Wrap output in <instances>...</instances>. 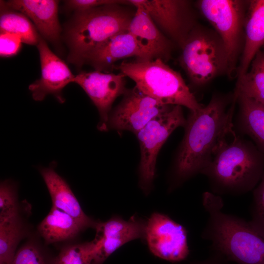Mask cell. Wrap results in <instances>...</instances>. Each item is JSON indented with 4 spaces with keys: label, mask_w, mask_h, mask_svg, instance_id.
<instances>
[{
    "label": "cell",
    "mask_w": 264,
    "mask_h": 264,
    "mask_svg": "<svg viewBox=\"0 0 264 264\" xmlns=\"http://www.w3.org/2000/svg\"><path fill=\"white\" fill-rule=\"evenodd\" d=\"M236 102L234 95L215 93L207 106L190 111L173 167L175 187L201 174L219 145L234 130Z\"/></svg>",
    "instance_id": "6da1fadb"
},
{
    "label": "cell",
    "mask_w": 264,
    "mask_h": 264,
    "mask_svg": "<svg viewBox=\"0 0 264 264\" xmlns=\"http://www.w3.org/2000/svg\"><path fill=\"white\" fill-rule=\"evenodd\" d=\"M264 172V154L234 130L219 145L201 174L207 178L211 192L221 197L253 191Z\"/></svg>",
    "instance_id": "7a4b0ae2"
},
{
    "label": "cell",
    "mask_w": 264,
    "mask_h": 264,
    "mask_svg": "<svg viewBox=\"0 0 264 264\" xmlns=\"http://www.w3.org/2000/svg\"><path fill=\"white\" fill-rule=\"evenodd\" d=\"M202 203L208 217L201 236L211 242V251L236 264H264V239L247 221L222 211L221 197L211 192L203 194Z\"/></svg>",
    "instance_id": "3957f363"
},
{
    "label": "cell",
    "mask_w": 264,
    "mask_h": 264,
    "mask_svg": "<svg viewBox=\"0 0 264 264\" xmlns=\"http://www.w3.org/2000/svg\"><path fill=\"white\" fill-rule=\"evenodd\" d=\"M121 4H110L76 12L68 25L66 39L68 60L78 66L114 35L127 30L134 13Z\"/></svg>",
    "instance_id": "277c9868"
},
{
    "label": "cell",
    "mask_w": 264,
    "mask_h": 264,
    "mask_svg": "<svg viewBox=\"0 0 264 264\" xmlns=\"http://www.w3.org/2000/svg\"><path fill=\"white\" fill-rule=\"evenodd\" d=\"M118 68L140 91L163 104L185 107L192 111L202 107L180 73L161 58L123 61Z\"/></svg>",
    "instance_id": "5b68a950"
},
{
    "label": "cell",
    "mask_w": 264,
    "mask_h": 264,
    "mask_svg": "<svg viewBox=\"0 0 264 264\" xmlns=\"http://www.w3.org/2000/svg\"><path fill=\"white\" fill-rule=\"evenodd\" d=\"M181 48L180 65L193 85L203 87L218 76H229L228 53L214 29L198 24Z\"/></svg>",
    "instance_id": "8992f818"
},
{
    "label": "cell",
    "mask_w": 264,
    "mask_h": 264,
    "mask_svg": "<svg viewBox=\"0 0 264 264\" xmlns=\"http://www.w3.org/2000/svg\"><path fill=\"white\" fill-rule=\"evenodd\" d=\"M249 0H199L196 7L223 41L228 56L229 76L237 73L244 45V24Z\"/></svg>",
    "instance_id": "52a82bcc"
},
{
    "label": "cell",
    "mask_w": 264,
    "mask_h": 264,
    "mask_svg": "<svg viewBox=\"0 0 264 264\" xmlns=\"http://www.w3.org/2000/svg\"><path fill=\"white\" fill-rule=\"evenodd\" d=\"M186 120L182 107L171 105L135 134L140 150L139 185L144 192L147 193L152 185L160 149L175 130L184 127Z\"/></svg>",
    "instance_id": "ba28073f"
},
{
    "label": "cell",
    "mask_w": 264,
    "mask_h": 264,
    "mask_svg": "<svg viewBox=\"0 0 264 264\" xmlns=\"http://www.w3.org/2000/svg\"><path fill=\"white\" fill-rule=\"evenodd\" d=\"M148 12L160 30L181 48L191 30L197 25L191 3L182 0H129Z\"/></svg>",
    "instance_id": "9c48e42d"
},
{
    "label": "cell",
    "mask_w": 264,
    "mask_h": 264,
    "mask_svg": "<svg viewBox=\"0 0 264 264\" xmlns=\"http://www.w3.org/2000/svg\"><path fill=\"white\" fill-rule=\"evenodd\" d=\"M124 95L120 103L110 112L108 130L128 131L135 134L171 106L142 93L135 86L126 90Z\"/></svg>",
    "instance_id": "30bf717a"
},
{
    "label": "cell",
    "mask_w": 264,
    "mask_h": 264,
    "mask_svg": "<svg viewBox=\"0 0 264 264\" xmlns=\"http://www.w3.org/2000/svg\"><path fill=\"white\" fill-rule=\"evenodd\" d=\"M145 238L152 253L162 259L178 262L189 255L186 230L164 214L151 216L146 222Z\"/></svg>",
    "instance_id": "8fae6325"
},
{
    "label": "cell",
    "mask_w": 264,
    "mask_h": 264,
    "mask_svg": "<svg viewBox=\"0 0 264 264\" xmlns=\"http://www.w3.org/2000/svg\"><path fill=\"white\" fill-rule=\"evenodd\" d=\"M126 76L98 70L83 71L75 75L73 83L80 86L98 110L100 122L98 129L107 131V123L112 104L125 89Z\"/></svg>",
    "instance_id": "7c38bea8"
},
{
    "label": "cell",
    "mask_w": 264,
    "mask_h": 264,
    "mask_svg": "<svg viewBox=\"0 0 264 264\" xmlns=\"http://www.w3.org/2000/svg\"><path fill=\"white\" fill-rule=\"evenodd\" d=\"M39 53L41 74L39 79L29 86L33 99L43 101L48 94H52L60 103L65 99L62 90L68 84L73 83L75 75L67 65L47 45L41 37L37 45Z\"/></svg>",
    "instance_id": "4fadbf2b"
},
{
    "label": "cell",
    "mask_w": 264,
    "mask_h": 264,
    "mask_svg": "<svg viewBox=\"0 0 264 264\" xmlns=\"http://www.w3.org/2000/svg\"><path fill=\"white\" fill-rule=\"evenodd\" d=\"M146 222L132 217L128 220L115 217L107 221L97 222L96 235L95 260L103 264L115 251L125 243L145 237Z\"/></svg>",
    "instance_id": "5bb4252c"
},
{
    "label": "cell",
    "mask_w": 264,
    "mask_h": 264,
    "mask_svg": "<svg viewBox=\"0 0 264 264\" xmlns=\"http://www.w3.org/2000/svg\"><path fill=\"white\" fill-rule=\"evenodd\" d=\"M135 57L136 59H154L148 49L128 30L118 33L94 50L88 58L96 70H108L118 60Z\"/></svg>",
    "instance_id": "9a60e30c"
},
{
    "label": "cell",
    "mask_w": 264,
    "mask_h": 264,
    "mask_svg": "<svg viewBox=\"0 0 264 264\" xmlns=\"http://www.w3.org/2000/svg\"><path fill=\"white\" fill-rule=\"evenodd\" d=\"M59 3L56 0H10L5 2L9 8L27 16L42 36L55 44L60 42L61 31L58 15Z\"/></svg>",
    "instance_id": "2e32d148"
},
{
    "label": "cell",
    "mask_w": 264,
    "mask_h": 264,
    "mask_svg": "<svg viewBox=\"0 0 264 264\" xmlns=\"http://www.w3.org/2000/svg\"><path fill=\"white\" fill-rule=\"evenodd\" d=\"M244 45L237 70V81L248 71L264 45V0H249L244 24Z\"/></svg>",
    "instance_id": "e0dca14e"
},
{
    "label": "cell",
    "mask_w": 264,
    "mask_h": 264,
    "mask_svg": "<svg viewBox=\"0 0 264 264\" xmlns=\"http://www.w3.org/2000/svg\"><path fill=\"white\" fill-rule=\"evenodd\" d=\"M39 171L50 194L52 206L67 213L86 228H95L97 222L84 212L65 179L52 168L40 167Z\"/></svg>",
    "instance_id": "ac0fdd59"
},
{
    "label": "cell",
    "mask_w": 264,
    "mask_h": 264,
    "mask_svg": "<svg viewBox=\"0 0 264 264\" xmlns=\"http://www.w3.org/2000/svg\"><path fill=\"white\" fill-rule=\"evenodd\" d=\"M135 7L128 30L141 42L154 59L166 61L171 57V41L159 29L144 8L138 5Z\"/></svg>",
    "instance_id": "d6986e66"
},
{
    "label": "cell",
    "mask_w": 264,
    "mask_h": 264,
    "mask_svg": "<svg viewBox=\"0 0 264 264\" xmlns=\"http://www.w3.org/2000/svg\"><path fill=\"white\" fill-rule=\"evenodd\" d=\"M234 97L239 109L234 127L239 133L248 136L264 154V105L242 95Z\"/></svg>",
    "instance_id": "ffe728a7"
},
{
    "label": "cell",
    "mask_w": 264,
    "mask_h": 264,
    "mask_svg": "<svg viewBox=\"0 0 264 264\" xmlns=\"http://www.w3.org/2000/svg\"><path fill=\"white\" fill-rule=\"evenodd\" d=\"M85 229L73 217L53 206L38 227L40 234L47 244L71 239Z\"/></svg>",
    "instance_id": "44dd1931"
},
{
    "label": "cell",
    "mask_w": 264,
    "mask_h": 264,
    "mask_svg": "<svg viewBox=\"0 0 264 264\" xmlns=\"http://www.w3.org/2000/svg\"><path fill=\"white\" fill-rule=\"evenodd\" d=\"M0 30L18 36L22 43L37 45L41 36L30 19L21 12L8 7L0 0Z\"/></svg>",
    "instance_id": "7402d4cb"
},
{
    "label": "cell",
    "mask_w": 264,
    "mask_h": 264,
    "mask_svg": "<svg viewBox=\"0 0 264 264\" xmlns=\"http://www.w3.org/2000/svg\"><path fill=\"white\" fill-rule=\"evenodd\" d=\"M238 95L264 105V49L258 52L247 72L237 81L234 96Z\"/></svg>",
    "instance_id": "603a6c76"
},
{
    "label": "cell",
    "mask_w": 264,
    "mask_h": 264,
    "mask_svg": "<svg viewBox=\"0 0 264 264\" xmlns=\"http://www.w3.org/2000/svg\"><path fill=\"white\" fill-rule=\"evenodd\" d=\"M24 234L18 215L0 222V264H12L16 248Z\"/></svg>",
    "instance_id": "cb8c5ba5"
},
{
    "label": "cell",
    "mask_w": 264,
    "mask_h": 264,
    "mask_svg": "<svg viewBox=\"0 0 264 264\" xmlns=\"http://www.w3.org/2000/svg\"><path fill=\"white\" fill-rule=\"evenodd\" d=\"M93 241L63 247L54 257L53 264H97Z\"/></svg>",
    "instance_id": "d4e9b609"
},
{
    "label": "cell",
    "mask_w": 264,
    "mask_h": 264,
    "mask_svg": "<svg viewBox=\"0 0 264 264\" xmlns=\"http://www.w3.org/2000/svg\"><path fill=\"white\" fill-rule=\"evenodd\" d=\"M252 191L251 219L247 221L251 229L264 239V172L260 182Z\"/></svg>",
    "instance_id": "484cf974"
},
{
    "label": "cell",
    "mask_w": 264,
    "mask_h": 264,
    "mask_svg": "<svg viewBox=\"0 0 264 264\" xmlns=\"http://www.w3.org/2000/svg\"><path fill=\"white\" fill-rule=\"evenodd\" d=\"M54 259L36 243L28 242L17 251L12 264H53Z\"/></svg>",
    "instance_id": "4316f807"
},
{
    "label": "cell",
    "mask_w": 264,
    "mask_h": 264,
    "mask_svg": "<svg viewBox=\"0 0 264 264\" xmlns=\"http://www.w3.org/2000/svg\"><path fill=\"white\" fill-rule=\"evenodd\" d=\"M18 215V207L15 187L8 180L0 186V222Z\"/></svg>",
    "instance_id": "83f0119b"
},
{
    "label": "cell",
    "mask_w": 264,
    "mask_h": 264,
    "mask_svg": "<svg viewBox=\"0 0 264 264\" xmlns=\"http://www.w3.org/2000/svg\"><path fill=\"white\" fill-rule=\"evenodd\" d=\"M65 2V6L67 9L73 10L75 12L106 5H131L129 0H68Z\"/></svg>",
    "instance_id": "f1b7e54d"
},
{
    "label": "cell",
    "mask_w": 264,
    "mask_h": 264,
    "mask_svg": "<svg viewBox=\"0 0 264 264\" xmlns=\"http://www.w3.org/2000/svg\"><path fill=\"white\" fill-rule=\"evenodd\" d=\"M22 41L16 34L0 32V55L1 57H9L17 54L22 46Z\"/></svg>",
    "instance_id": "f546056e"
},
{
    "label": "cell",
    "mask_w": 264,
    "mask_h": 264,
    "mask_svg": "<svg viewBox=\"0 0 264 264\" xmlns=\"http://www.w3.org/2000/svg\"><path fill=\"white\" fill-rule=\"evenodd\" d=\"M211 251V254L207 258L189 264H236L228 261L219 253L213 251Z\"/></svg>",
    "instance_id": "4dcf8cb0"
}]
</instances>
